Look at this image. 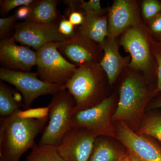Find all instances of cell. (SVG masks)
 I'll return each mask as SVG.
<instances>
[{
  "label": "cell",
  "instance_id": "29",
  "mask_svg": "<svg viewBox=\"0 0 161 161\" xmlns=\"http://www.w3.org/2000/svg\"><path fill=\"white\" fill-rule=\"evenodd\" d=\"M152 53L157 60L158 65L157 87L154 93L161 92V41L153 42L152 43Z\"/></svg>",
  "mask_w": 161,
  "mask_h": 161
},
{
  "label": "cell",
  "instance_id": "3",
  "mask_svg": "<svg viewBox=\"0 0 161 161\" xmlns=\"http://www.w3.org/2000/svg\"><path fill=\"white\" fill-rule=\"evenodd\" d=\"M150 96V92L141 78L133 75L128 76L121 86L118 107L112 115V121H122L132 130L136 129Z\"/></svg>",
  "mask_w": 161,
  "mask_h": 161
},
{
  "label": "cell",
  "instance_id": "19",
  "mask_svg": "<svg viewBox=\"0 0 161 161\" xmlns=\"http://www.w3.org/2000/svg\"><path fill=\"white\" fill-rule=\"evenodd\" d=\"M14 91L0 81V116L1 118L8 117L24 107L23 103H20L15 100L14 97Z\"/></svg>",
  "mask_w": 161,
  "mask_h": 161
},
{
  "label": "cell",
  "instance_id": "6",
  "mask_svg": "<svg viewBox=\"0 0 161 161\" xmlns=\"http://www.w3.org/2000/svg\"><path fill=\"white\" fill-rule=\"evenodd\" d=\"M52 42L37 51V73L40 79L47 83L64 85L71 78L77 67L69 63Z\"/></svg>",
  "mask_w": 161,
  "mask_h": 161
},
{
  "label": "cell",
  "instance_id": "1",
  "mask_svg": "<svg viewBox=\"0 0 161 161\" xmlns=\"http://www.w3.org/2000/svg\"><path fill=\"white\" fill-rule=\"evenodd\" d=\"M19 109L0 119V161H19L23 153L36 145V136L48 120V117L23 118L18 113Z\"/></svg>",
  "mask_w": 161,
  "mask_h": 161
},
{
  "label": "cell",
  "instance_id": "34",
  "mask_svg": "<svg viewBox=\"0 0 161 161\" xmlns=\"http://www.w3.org/2000/svg\"><path fill=\"white\" fill-rule=\"evenodd\" d=\"M119 161H130L129 159V156H128L127 152L125 155Z\"/></svg>",
  "mask_w": 161,
  "mask_h": 161
},
{
  "label": "cell",
  "instance_id": "2",
  "mask_svg": "<svg viewBox=\"0 0 161 161\" xmlns=\"http://www.w3.org/2000/svg\"><path fill=\"white\" fill-rule=\"evenodd\" d=\"M103 70L99 63L86 64L78 67L71 78L64 85L76 102L73 114L95 106L102 101Z\"/></svg>",
  "mask_w": 161,
  "mask_h": 161
},
{
  "label": "cell",
  "instance_id": "30",
  "mask_svg": "<svg viewBox=\"0 0 161 161\" xmlns=\"http://www.w3.org/2000/svg\"><path fill=\"white\" fill-rule=\"evenodd\" d=\"M150 27L153 33L161 37V12L150 20Z\"/></svg>",
  "mask_w": 161,
  "mask_h": 161
},
{
  "label": "cell",
  "instance_id": "22",
  "mask_svg": "<svg viewBox=\"0 0 161 161\" xmlns=\"http://www.w3.org/2000/svg\"><path fill=\"white\" fill-rule=\"evenodd\" d=\"M18 20L15 14L6 18L0 19V38L2 40L11 38L10 33L14 28L16 22Z\"/></svg>",
  "mask_w": 161,
  "mask_h": 161
},
{
  "label": "cell",
  "instance_id": "15",
  "mask_svg": "<svg viewBox=\"0 0 161 161\" xmlns=\"http://www.w3.org/2000/svg\"><path fill=\"white\" fill-rule=\"evenodd\" d=\"M99 44L104 51L99 65L106 74L109 84L112 85L122 70L129 63L130 57L124 58L121 56L115 38L108 36Z\"/></svg>",
  "mask_w": 161,
  "mask_h": 161
},
{
  "label": "cell",
  "instance_id": "26",
  "mask_svg": "<svg viewBox=\"0 0 161 161\" xmlns=\"http://www.w3.org/2000/svg\"><path fill=\"white\" fill-rule=\"evenodd\" d=\"M81 7L78 8H67L64 12V16L75 26L81 25L85 19L86 13Z\"/></svg>",
  "mask_w": 161,
  "mask_h": 161
},
{
  "label": "cell",
  "instance_id": "11",
  "mask_svg": "<svg viewBox=\"0 0 161 161\" xmlns=\"http://www.w3.org/2000/svg\"><path fill=\"white\" fill-rule=\"evenodd\" d=\"M115 137L130 152L142 161H161V147L151 140L135 132L128 125L119 122Z\"/></svg>",
  "mask_w": 161,
  "mask_h": 161
},
{
  "label": "cell",
  "instance_id": "9",
  "mask_svg": "<svg viewBox=\"0 0 161 161\" xmlns=\"http://www.w3.org/2000/svg\"><path fill=\"white\" fill-rule=\"evenodd\" d=\"M97 135L82 128H72L57 147L65 161H89Z\"/></svg>",
  "mask_w": 161,
  "mask_h": 161
},
{
  "label": "cell",
  "instance_id": "33",
  "mask_svg": "<svg viewBox=\"0 0 161 161\" xmlns=\"http://www.w3.org/2000/svg\"><path fill=\"white\" fill-rule=\"evenodd\" d=\"M128 153V156H129V159L130 161H142L140 159L138 158L137 157L134 155L133 153H131L127 152Z\"/></svg>",
  "mask_w": 161,
  "mask_h": 161
},
{
  "label": "cell",
  "instance_id": "28",
  "mask_svg": "<svg viewBox=\"0 0 161 161\" xmlns=\"http://www.w3.org/2000/svg\"><path fill=\"white\" fill-rule=\"evenodd\" d=\"M59 30L60 33L68 40L74 38L76 35L75 26L64 15H62L59 21Z\"/></svg>",
  "mask_w": 161,
  "mask_h": 161
},
{
  "label": "cell",
  "instance_id": "18",
  "mask_svg": "<svg viewBox=\"0 0 161 161\" xmlns=\"http://www.w3.org/2000/svg\"><path fill=\"white\" fill-rule=\"evenodd\" d=\"M126 153L121 151L108 141L98 136L89 161H119Z\"/></svg>",
  "mask_w": 161,
  "mask_h": 161
},
{
  "label": "cell",
  "instance_id": "10",
  "mask_svg": "<svg viewBox=\"0 0 161 161\" xmlns=\"http://www.w3.org/2000/svg\"><path fill=\"white\" fill-rule=\"evenodd\" d=\"M97 43L76 33L74 38L58 43V49L69 63L79 67L88 63H99L101 55Z\"/></svg>",
  "mask_w": 161,
  "mask_h": 161
},
{
  "label": "cell",
  "instance_id": "8",
  "mask_svg": "<svg viewBox=\"0 0 161 161\" xmlns=\"http://www.w3.org/2000/svg\"><path fill=\"white\" fill-rule=\"evenodd\" d=\"M59 22L44 24L24 21L15 24L13 37L16 42L37 51L48 43L68 40L59 31Z\"/></svg>",
  "mask_w": 161,
  "mask_h": 161
},
{
  "label": "cell",
  "instance_id": "17",
  "mask_svg": "<svg viewBox=\"0 0 161 161\" xmlns=\"http://www.w3.org/2000/svg\"><path fill=\"white\" fill-rule=\"evenodd\" d=\"M76 33L96 43H101L108 36L107 18L97 15L86 14L83 23Z\"/></svg>",
  "mask_w": 161,
  "mask_h": 161
},
{
  "label": "cell",
  "instance_id": "31",
  "mask_svg": "<svg viewBox=\"0 0 161 161\" xmlns=\"http://www.w3.org/2000/svg\"><path fill=\"white\" fill-rule=\"evenodd\" d=\"M31 6H22L16 10L14 14L16 15L18 19H23L26 21L29 17L31 11Z\"/></svg>",
  "mask_w": 161,
  "mask_h": 161
},
{
  "label": "cell",
  "instance_id": "16",
  "mask_svg": "<svg viewBox=\"0 0 161 161\" xmlns=\"http://www.w3.org/2000/svg\"><path fill=\"white\" fill-rule=\"evenodd\" d=\"M60 2L58 0H35L31 6L30 14L26 21L44 24L59 22L62 15L57 6Z\"/></svg>",
  "mask_w": 161,
  "mask_h": 161
},
{
  "label": "cell",
  "instance_id": "23",
  "mask_svg": "<svg viewBox=\"0 0 161 161\" xmlns=\"http://www.w3.org/2000/svg\"><path fill=\"white\" fill-rule=\"evenodd\" d=\"M161 12V3L156 0H146L142 4V13L147 19L151 20Z\"/></svg>",
  "mask_w": 161,
  "mask_h": 161
},
{
  "label": "cell",
  "instance_id": "12",
  "mask_svg": "<svg viewBox=\"0 0 161 161\" xmlns=\"http://www.w3.org/2000/svg\"><path fill=\"white\" fill-rule=\"evenodd\" d=\"M13 37L0 41V62L2 68L17 71L31 72L37 65V53L29 47L19 45Z\"/></svg>",
  "mask_w": 161,
  "mask_h": 161
},
{
  "label": "cell",
  "instance_id": "13",
  "mask_svg": "<svg viewBox=\"0 0 161 161\" xmlns=\"http://www.w3.org/2000/svg\"><path fill=\"white\" fill-rule=\"evenodd\" d=\"M120 44L130 53V66L143 71H149L151 64L150 48L143 34L136 27L127 29L122 37Z\"/></svg>",
  "mask_w": 161,
  "mask_h": 161
},
{
  "label": "cell",
  "instance_id": "4",
  "mask_svg": "<svg viewBox=\"0 0 161 161\" xmlns=\"http://www.w3.org/2000/svg\"><path fill=\"white\" fill-rule=\"evenodd\" d=\"M75 105V99L66 89L53 95L48 106L49 122L42 133L39 144L58 147L72 128L73 111Z\"/></svg>",
  "mask_w": 161,
  "mask_h": 161
},
{
  "label": "cell",
  "instance_id": "7",
  "mask_svg": "<svg viewBox=\"0 0 161 161\" xmlns=\"http://www.w3.org/2000/svg\"><path fill=\"white\" fill-rule=\"evenodd\" d=\"M112 98H104L98 104L73 114L72 128H82L98 136L115 137L116 131L112 121Z\"/></svg>",
  "mask_w": 161,
  "mask_h": 161
},
{
  "label": "cell",
  "instance_id": "5",
  "mask_svg": "<svg viewBox=\"0 0 161 161\" xmlns=\"http://www.w3.org/2000/svg\"><path fill=\"white\" fill-rule=\"evenodd\" d=\"M37 72H26L0 69V79L12 85L23 96V108H30L35 99L42 95H52L66 89L64 85L53 84L38 78Z\"/></svg>",
  "mask_w": 161,
  "mask_h": 161
},
{
  "label": "cell",
  "instance_id": "20",
  "mask_svg": "<svg viewBox=\"0 0 161 161\" xmlns=\"http://www.w3.org/2000/svg\"><path fill=\"white\" fill-rule=\"evenodd\" d=\"M26 161H65L58 153L57 147L51 145H35Z\"/></svg>",
  "mask_w": 161,
  "mask_h": 161
},
{
  "label": "cell",
  "instance_id": "32",
  "mask_svg": "<svg viewBox=\"0 0 161 161\" xmlns=\"http://www.w3.org/2000/svg\"><path fill=\"white\" fill-rule=\"evenodd\" d=\"M161 108V96L156 99L153 103L150 105V109H152L158 108Z\"/></svg>",
  "mask_w": 161,
  "mask_h": 161
},
{
  "label": "cell",
  "instance_id": "21",
  "mask_svg": "<svg viewBox=\"0 0 161 161\" xmlns=\"http://www.w3.org/2000/svg\"><path fill=\"white\" fill-rule=\"evenodd\" d=\"M136 133L154 137L161 142V115H150L145 117Z\"/></svg>",
  "mask_w": 161,
  "mask_h": 161
},
{
  "label": "cell",
  "instance_id": "25",
  "mask_svg": "<svg viewBox=\"0 0 161 161\" xmlns=\"http://www.w3.org/2000/svg\"><path fill=\"white\" fill-rule=\"evenodd\" d=\"M49 107L38 108L35 109H28L24 111L19 110V115L24 118L43 119L47 118L49 115Z\"/></svg>",
  "mask_w": 161,
  "mask_h": 161
},
{
  "label": "cell",
  "instance_id": "27",
  "mask_svg": "<svg viewBox=\"0 0 161 161\" xmlns=\"http://www.w3.org/2000/svg\"><path fill=\"white\" fill-rule=\"evenodd\" d=\"M80 7L86 14L97 15L103 16L104 10L101 6L99 0H91L88 2H85L81 0Z\"/></svg>",
  "mask_w": 161,
  "mask_h": 161
},
{
  "label": "cell",
  "instance_id": "14",
  "mask_svg": "<svg viewBox=\"0 0 161 161\" xmlns=\"http://www.w3.org/2000/svg\"><path fill=\"white\" fill-rule=\"evenodd\" d=\"M138 17L134 4L127 0H116L109 9L108 36L115 38L129 27L136 25Z\"/></svg>",
  "mask_w": 161,
  "mask_h": 161
},
{
  "label": "cell",
  "instance_id": "24",
  "mask_svg": "<svg viewBox=\"0 0 161 161\" xmlns=\"http://www.w3.org/2000/svg\"><path fill=\"white\" fill-rule=\"evenodd\" d=\"M35 0H1L0 1L1 15H6L9 11L17 7L31 6Z\"/></svg>",
  "mask_w": 161,
  "mask_h": 161
}]
</instances>
